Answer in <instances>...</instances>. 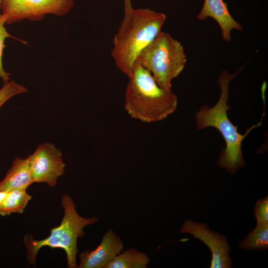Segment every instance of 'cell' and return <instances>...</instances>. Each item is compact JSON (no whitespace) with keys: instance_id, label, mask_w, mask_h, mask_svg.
Here are the masks:
<instances>
[{"instance_id":"cell-1","label":"cell","mask_w":268,"mask_h":268,"mask_svg":"<svg viewBox=\"0 0 268 268\" xmlns=\"http://www.w3.org/2000/svg\"><path fill=\"white\" fill-rule=\"evenodd\" d=\"M242 70L239 68L235 72L230 73L227 70H222L218 79L220 88L218 101L212 107L207 105L202 106L195 115L196 124L198 130L209 127L217 129L221 134L226 143L217 161V165L225 169L229 174H235L240 168L246 166L242 156V142L249 133L256 127L261 125L262 121L253 126L246 133L242 134L238 131V126H235L228 117L227 111L230 106L228 105L229 93V83Z\"/></svg>"},{"instance_id":"cell-2","label":"cell","mask_w":268,"mask_h":268,"mask_svg":"<svg viewBox=\"0 0 268 268\" xmlns=\"http://www.w3.org/2000/svg\"><path fill=\"white\" fill-rule=\"evenodd\" d=\"M166 19L164 13L148 8H133L124 15L113 38L111 56L116 67L127 76L141 53L161 31Z\"/></svg>"},{"instance_id":"cell-3","label":"cell","mask_w":268,"mask_h":268,"mask_svg":"<svg viewBox=\"0 0 268 268\" xmlns=\"http://www.w3.org/2000/svg\"><path fill=\"white\" fill-rule=\"evenodd\" d=\"M128 77L124 108L131 117L151 123L163 120L175 111L177 95L159 86L147 69L135 63Z\"/></svg>"},{"instance_id":"cell-4","label":"cell","mask_w":268,"mask_h":268,"mask_svg":"<svg viewBox=\"0 0 268 268\" xmlns=\"http://www.w3.org/2000/svg\"><path fill=\"white\" fill-rule=\"evenodd\" d=\"M61 201L64 209V217L60 225L50 230V234L48 237L36 240L30 235L25 236L24 242L29 265H35L36 256L40 248L49 246L52 248L63 249L67 254V268H77V239L83 238L85 235L83 229L97 222L98 218L80 216L76 210L73 200L67 194L62 196Z\"/></svg>"},{"instance_id":"cell-5","label":"cell","mask_w":268,"mask_h":268,"mask_svg":"<svg viewBox=\"0 0 268 268\" xmlns=\"http://www.w3.org/2000/svg\"><path fill=\"white\" fill-rule=\"evenodd\" d=\"M186 62L182 44L161 31L141 53L136 63L147 69L162 88L171 90L173 79L183 71Z\"/></svg>"},{"instance_id":"cell-6","label":"cell","mask_w":268,"mask_h":268,"mask_svg":"<svg viewBox=\"0 0 268 268\" xmlns=\"http://www.w3.org/2000/svg\"><path fill=\"white\" fill-rule=\"evenodd\" d=\"M74 4V0H1L0 10L7 16L6 24L8 25L25 19L41 21L48 14L64 16Z\"/></svg>"},{"instance_id":"cell-7","label":"cell","mask_w":268,"mask_h":268,"mask_svg":"<svg viewBox=\"0 0 268 268\" xmlns=\"http://www.w3.org/2000/svg\"><path fill=\"white\" fill-rule=\"evenodd\" d=\"M63 153L55 145L44 142L29 155V168L33 183H46L50 187L57 184L58 178L65 171Z\"/></svg>"},{"instance_id":"cell-8","label":"cell","mask_w":268,"mask_h":268,"mask_svg":"<svg viewBox=\"0 0 268 268\" xmlns=\"http://www.w3.org/2000/svg\"><path fill=\"white\" fill-rule=\"evenodd\" d=\"M179 232L192 234L207 246L212 255L210 268H232V259L229 256L231 247L227 238L210 229L206 223L186 219Z\"/></svg>"},{"instance_id":"cell-9","label":"cell","mask_w":268,"mask_h":268,"mask_svg":"<svg viewBox=\"0 0 268 268\" xmlns=\"http://www.w3.org/2000/svg\"><path fill=\"white\" fill-rule=\"evenodd\" d=\"M124 249L121 238L112 229L103 235L100 244L93 250H85L79 254L78 268H105L106 264Z\"/></svg>"},{"instance_id":"cell-10","label":"cell","mask_w":268,"mask_h":268,"mask_svg":"<svg viewBox=\"0 0 268 268\" xmlns=\"http://www.w3.org/2000/svg\"><path fill=\"white\" fill-rule=\"evenodd\" d=\"M208 17L212 18L219 24L223 40H231V33L233 29L241 31L242 25L237 22L228 11L226 3L223 0H204L202 8L197 18L203 20Z\"/></svg>"},{"instance_id":"cell-11","label":"cell","mask_w":268,"mask_h":268,"mask_svg":"<svg viewBox=\"0 0 268 268\" xmlns=\"http://www.w3.org/2000/svg\"><path fill=\"white\" fill-rule=\"evenodd\" d=\"M33 181L29 168V156L15 158L4 178L0 182V191L26 190Z\"/></svg>"},{"instance_id":"cell-12","label":"cell","mask_w":268,"mask_h":268,"mask_svg":"<svg viewBox=\"0 0 268 268\" xmlns=\"http://www.w3.org/2000/svg\"><path fill=\"white\" fill-rule=\"evenodd\" d=\"M149 262L146 254L132 248L116 255L105 268H146Z\"/></svg>"},{"instance_id":"cell-13","label":"cell","mask_w":268,"mask_h":268,"mask_svg":"<svg viewBox=\"0 0 268 268\" xmlns=\"http://www.w3.org/2000/svg\"><path fill=\"white\" fill-rule=\"evenodd\" d=\"M31 196L26 190H13L8 191L0 207V215H10L13 213H22Z\"/></svg>"},{"instance_id":"cell-14","label":"cell","mask_w":268,"mask_h":268,"mask_svg":"<svg viewBox=\"0 0 268 268\" xmlns=\"http://www.w3.org/2000/svg\"><path fill=\"white\" fill-rule=\"evenodd\" d=\"M239 248L248 251L260 250L263 252L268 249V225L257 226L238 244Z\"/></svg>"},{"instance_id":"cell-15","label":"cell","mask_w":268,"mask_h":268,"mask_svg":"<svg viewBox=\"0 0 268 268\" xmlns=\"http://www.w3.org/2000/svg\"><path fill=\"white\" fill-rule=\"evenodd\" d=\"M7 18V17L5 14L2 13H0V78L2 80L3 83H5L10 80V73L4 70L2 64L3 50L6 47L4 44L5 40L7 38H12L18 40L23 44H27L26 41L14 38L7 32L4 26L6 24Z\"/></svg>"},{"instance_id":"cell-16","label":"cell","mask_w":268,"mask_h":268,"mask_svg":"<svg viewBox=\"0 0 268 268\" xmlns=\"http://www.w3.org/2000/svg\"><path fill=\"white\" fill-rule=\"evenodd\" d=\"M28 91V89L14 80L3 83L0 89V108L9 99L20 94Z\"/></svg>"},{"instance_id":"cell-17","label":"cell","mask_w":268,"mask_h":268,"mask_svg":"<svg viewBox=\"0 0 268 268\" xmlns=\"http://www.w3.org/2000/svg\"><path fill=\"white\" fill-rule=\"evenodd\" d=\"M257 226L268 225V196L258 200L254 207Z\"/></svg>"},{"instance_id":"cell-18","label":"cell","mask_w":268,"mask_h":268,"mask_svg":"<svg viewBox=\"0 0 268 268\" xmlns=\"http://www.w3.org/2000/svg\"><path fill=\"white\" fill-rule=\"evenodd\" d=\"M124 15H128L133 9L131 0H124Z\"/></svg>"},{"instance_id":"cell-19","label":"cell","mask_w":268,"mask_h":268,"mask_svg":"<svg viewBox=\"0 0 268 268\" xmlns=\"http://www.w3.org/2000/svg\"><path fill=\"white\" fill-rule=\"evenodd\" d=\"M8 191H0V207L4 200Z\"/></svg>"},{"instance_id":"cell-20","label":"cell","mask_w":268,"mask_h":268,"mask_svg":"<svg viewBox=\"0 0 268 268\" xmlns=\"http://www.w3.org/2000/svg\"><path fill=\"white\" fill-rule=\"evenodd\" d=\"M0 3H1V0H0V12L1 11V10H0Z\"/></svg>"}]
</instances>
